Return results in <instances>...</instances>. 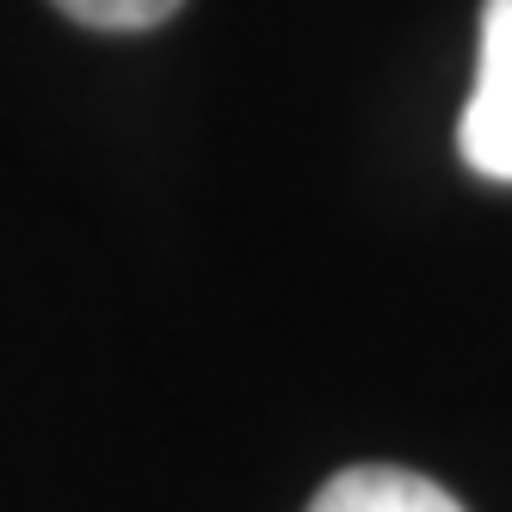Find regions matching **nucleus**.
<instances>
[{"instance_id": "nucleus-2", "label": "nucleus", "mask_w": 512, "mask_h": 512, "mask_svg": "<svg viewBox=\"0 0 512 512\" xmlns=\"http://www.w3.org/2000/svg\"><path fill=\"white\" fill-rule=\"evenodd\" d=\"M303 512H463V506H457V494H445L414 469L358 463V469H340L334 482H321V494Z\"/></svg>"}, {"instance_id": "nucleus-1", "label": "nucleus", "mask_w": 512, "mask_h": 512, "mask_svg": "<svg viewBox=\"0 0 512 512\" xmlns=\"http://www.w3.org/2000/svg\"><path fill=\"white\" fill-rule=\"evenodd\" d=\"M457 149L482 179L512 186V0L482 7V50H475V87L457 124Z\"/></svg>"}, {"instance_id": "nucleus-3", "label": "nucleus", "mask_w": 512, "mask_h": 512, "mask_svg": "<svg viewBox=\"0 0 512 512\" xmlns=\"http://www.w3.org/2000/svg\"><path fill=\"white\" fill-rule=\"evenodd\" d=\"M50 7H62L75 25H93V31H149L173 19L186 0H50Z\"/></svg>"}]
</instances>
